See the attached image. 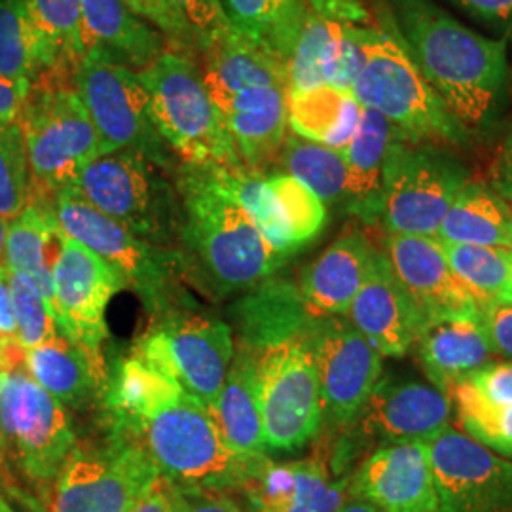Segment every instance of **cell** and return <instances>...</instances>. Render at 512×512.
Returning a JSON list of instances; mask_svg holds the SVG:
<instances>
[{
	"label": "cell",
	"instance_id": "cell-59",
	"mask_svg": "<svg viewBox=\"0 0 512 512\" xmlns=\"http://www.w3.org/2000/svg\"><path fill=\"white\" fill-rule=\"evenodd\" d=\"M505 302H512V274H511V285H509V293H507V300Z\"/></svg>",
	"mask_w": 512,
	"mask_h": 512
},
{
	"label": "cell",
	"instance_id": "cell-14",
	"mask_svg": "<svg viewBox=\"0 0 512 512\" xmlns=\"http://www.w3.org/2000/svg\"><path fill=\"white\" fill-rule=\"evenodd\" d=\"M73 76L74 88L90 112L107 154L129 150L156 165L167 164V143L154 124L150 97L139 73L84 57Z\"/></svg>",
	"mask_w": 512,
	"mask_h": 512
},
{
	"label": "cell",
	"instance_id": "cell-15",
	"mask_svg": "<svg viewBox=\"0 0 512 512\" xmlns=\"http://www.w3.org/2000/svg\"><path fill=\"white\" fill-rule=\"evenodd\" d=\"M232 329L207 317L169 319L141 340L135 357L211 408L234 361Z\"/></svg>",
	"mask_w": 512,
	"mask_h": 512
},
{
	"label": "cell",
	"instance_id": "cell-61",
	"mask_svg": "<svg viewBox=\"0 0 512 512\" xmlns=\"http://www.w3.org/2000/svg\"><path fill=\"white\" fill-rule=\"evenodd\" d=\"M511 95H512V63H511Z\"/></svg>",
	"mask_w": 512,
	"mask_h": 512
},
{
	"label": "cell",
	"instance_id": "cell-57",
	"mask_svg": "<svg viewBox=\"0 0 512 512\" xmlns=\"http://www.w3.org/2000/svg\"><path fill=\"white\" fill-rule=\"evenodd\" d=\"M338 512H384L378 507H374L372 503L363 501V499H353V501H344V505L338 509Z\"/></svg>",
	"mask_w": 512,
	"mask_h": 512
},
{
	"label": "cell",
	"instance_id": "cell-55",
	"mask_svg": "<svg viewBox=\"0 0 512 512\" xmlns=\"http://www.w3.org/2000/svg\"><path fill=\"white\" fill-rule=\"evenodd\" d=\"M131 512H171L164 478L148 492Z\"/></svg>",
	"mask_w": 512,
	"mask_h": 512
},
{
	"label": "cell",
	"instance_id": "cell-47",
	"mask_svg": "<svg viewBox=\"0 0 512 512\" xmlns=\"http://www.w3.org/2000/svg\"><path fill=\"white\" fill-rule=\"evenodd\" d=\"M463 382L488 403L512 404V361L488 363Z\"/></svg>",
	"mask_w": 512,
	"mask_h": 512
},
{
	"label": "cell",
	"instance_id": "cell-58",
	"mask_svg": "<svg viewBox=\"0 0 512 512\" xmlns=\"http://www.w3.org/2000/svg\"><path fill=\"white\" fill-rule=\"evenodd\" d=\"M0 512H14V509L0 497Z\"/></svg>",
	"mask_w": 512,
	"mask_h": 512
},
{
	"label": "cell",
	"instance_id": "cell-29",
	"mask_svg": "<svg viewBox=\"0 0 512 512\" xmlns=\"http://www.w3.org/2000/svg\"><path fill=\"white\" fill-rule=\"evenodd\" d=\"M226 448L243 461L266 456L264 425L256 397L255 357L247 349L232 361L217 401L207 408Z\"/></svg>",
	"mask_w": 512,
	"mask_h": 512
},
{
	"label": "cell",
	"instance_id": "cell-36",
	"mask_svg": "<svg viewBox=\"0 0 512 512\" xmlns=\"http://www.w3.org/2000/svg\"><path fill=\"white\" fill-rule=\"evenodd\" d=\"M183 393L177 382L141 359L131 357L116 366L105 397L110 412L128 429L129 425L177 401Z\"/></svg>",
	"mask_w": 512,
	"mask_h": 512
},
{
	"label": "cell",
	"instance_id": "cell-45",
	"mask_svg": "<svg viewBox=\"0 0 512 512\" xmlns=\"http://www.w3.org/2000/svg\"><path fill=\"white\" fill-rule=\"evenodd\" d=\"M190 38V44L205 54L232 31L222 0H167Z\"/></svg>",
	"mask_w": 512,
	"mask_h": 512
},
{
	"label": "cell",
	"instance_id": "cell-52",
	"mask_svg": "<svg viewBox=\"0 0 512 512\" xmlns=\"http://www.w3.org/2000/svg\"><path fill=\"white\" fill-rule=\"evenodd\" d=\"M492 188L512 207V126L492 167Z\"/></svg>",
	"mask_w": 512,
	"mask_h": 512
},
{
	"label": "cell",
	"instance_id": "cell-38",
	"mask_svg": "<svg viewBox=\"0 0 512 512\" xmlns=\"http://www.w3.org/2000/svg\"><path fill=\"white\" fill-rule=\"evenodd\" d=\"M439 243L454 275L475 294L482 306L507 300L511 285L512 249L448 243L440 239Z\"/></svg>",
	"mask_w": 512,
	"mask_h": 512
},
{
	"label": "cell",
	"instance_id": "cell-39",
	"mask_svg": "<svg viewBox=\"0 0 512 512\" xmlns=\"http://www.w3.org/2000/svg\"><path fill=\"white\" fill-rule=\"evenodd\" d=\"M281 160L285 173L306 184L321 202L348 200V165L342 152L291 135L283 143Z\"/></svg>",
	"mask_w": 512,
	"mask_h": 512
},
{
	"label": "cell",
	"instance_id": "cell-26",
	"mask_svg": "<svg viewBox=\"0 0 512 512\" xmlns=\"http://www.w3.org/2000/svg\"><path fill=\"white\" fill-rule=\"evenodd\" d=\"M414 349L431 384L446 395L478 368L492 363L494 355L480 325V315L427 319Z\"/></svg>",
	"mask_w": 512,
	"mask_h": 512
},
{
	"label": "cell",
	"instance_id": "cell-62",
	"mask_svg": "<svg viewBox=\"0 0 512 512\" xmlns=\"http://www.w3.org/2000/svg\"><path fill=\"white\" fill-rule=\"evenodd\" d=\"M0 497H2V495H0Z\"/></svg>",
	"mask_w": 512,
	"mask_h": 512
},
{
	"label": "cell",
	"instance_id": "cell-30",
	"mask_svg": "<svg viewBox=\"0 0 512 512\" xmlns=\"http://www.w3.org/2000/svg\"><path fill=\"white\" fill-rule=\"evenodd\" d=\"M203 82L215 105L256 86L287 84V65L234 29L205 52Z\"/></svg>",
	"mask_w": 512,
	"mask_h": 512
},
{
	"label": "cell",
	"instance_id": "cell-2",
	"mask_svg": "<svg viewBox=\"0 0 512 512\" xmlns=\"http://www.w3.org/2000/svg\"><path fill=\"white\" fill-rule=\"evenodd\" d=\"M179 194L184 243L219 293L251 289L285 260L232 196L224 167L184 164Z\"/></svg>",
	"mask_w": 512,
	"mask_h": 512
},
{
	"label": "cell",
	"instance_id": "cell-22",
	"mask_svg": "<svg viewBox=\"0 0 512 512\" xmlns=\"http://www.w3.org/2000/svg\"><path fill=\"white\" fill-rule=\"evenodd\" d=\"M351 492L384 512H440L427 444L382 446L365 459Z\"/></svg>",
	"mask_w": 512,
	"mask_h": 512
},
{
	"label": "cell",
	"instance_id": "cell-5",
	"mask_svg": "<svg viewBox=\"0 0 512 512\" xmlns=\"http://www.w3.org/2000/svg\"><path fill=\"white\" fill-rule=\"evenodd\" d=\"M469 181V167L446 147L399 137L385 156L374 224L385 234L435 238Z\"/></svg>",
	"mask_w": 512,
	"mask_h": 512
},
{
	"label": "cell",
	"instance_id": "cell-54",
	"mask_svg": "<svg viewBox=\"0 0 512 512\" xmlns=\"http://www.w3.org/2000/svg\"><path fill=\"white\" fill-rule=\"evenodd\" d=\"M0 338H18L8 275L0 277Z\"/></svg>",
	"mask_w": 512,
	"mask_h": 512
},
{
	"label": "cell",
	"instance_id": "cell-48",
	"mask_svg": "<svg viewBox=\"0 0 512 512\" xmlns=\"http://www.w3.org/2000/svg\"><path fill=\"white\" fill-rule=\"evenodd\" d=\"M480 325L494 355L512 361V302H494L480 310Z\"/></svg>",
	"mask_w": 512,
	"mask_h": 512
},
{
	"label": "cell",
	"instance_id": "cell-19",
	"mask_svg": "<svg viewBox=\"0 0 512 512\" xmlns=\"http://www.w3.org/2000/svg\"><path fill=\"white\" fill-rule=\"evenodd\" d=\"M450 418L452 399L439 387L382 378L357 421L368 437L393 446L425 444L450 427Z\"/></svg>",
	"mask_w": 512,
	"mask_h": 512
},
{
	"label": "cell",
	"instance_id": "cell-23",
	"mask_svg": "<svg viewBox=\"0 0 512 512\" xmlns=\"http://www.w3.org/2000/svg\"><path fill=\"white\" fill-rule=\"evenodd\" d=\"M346 317L384 357L395 359L414 349L425 325L423 311L393 274L382 249Z\"/></svg>",
	"mask_w": 512,
	"mask_h": 512
},
{
	"label": "cell",
	"instance_id": "cell-43",
	"mask_svg": "<svg viewBox=\"0 0 512 512\" xmlns=\"http://www.w3.org/2000/svg\"><path fill=\"white\" fill-rule=\"evenodd\" d=\"M31 200L33 181L21 124H0V217L16 219Z\"/></svg>",
	"mask_w": 512,
	"mask_h": 512
},
{
	"label": "cell",
	"instance_id": "cell-12",
	"mask_svg": "<svg viewBox=\"0 0 512 512\" xmlns=\"http://www.w3.org/2000/svg\"><path fill=\"white\" fill-rule=\"evenodd\" d=\"M160 480L143 444L124 435L76 446L54 482L50 512H131Z\"/></svg>",
	"mask_w": 512,
	"mask_h": 512
},
{
	"label": "cell",
	"instance_id": "cell-27",
	"mask_svg": "<svg viewBox=\"0 0 512 512\" xmlns=\"http://www.w3.org/2000/svg\"><path fill=\"white\" fill-rule=\"evenodd\" d=\"M289 86H256L219 103L241 162L266 164L283 148L289 128Z\"/></svg>",
	"mask_w": 512,
	"mask_h": 512
},
{
	"label": "cell",
	"instance_id": "cell-18",
	"mask_svg": "<svg viewBox=\"0 0 512 512\" xmlns=\"http://www.w3.org/2000/svg\"><path fill=\"white\" fill-rule=\"evenodd\" d=\"M52 281L59 332L101 357V344L109 336L105 313L112 296L128 287L124 277L101 256L63 234Z\"/></svg>",
	"mask_w": 512,
	"mask_h": 512
},
{
	"label": "cell",
	"instance_id": "cell-11",
	"mask_svg": "<svg viewBox=\"0 0 512 512\" xmlns=\"http://www.w3.org/2000/svg\"><path fill=\"white\" fill-rule=\"evenodd\" d=\"M50 203L59 230L109 262L141 296L148 311L162 313L167 308L175 293L177 253L135 236L86 202L74 186L59 190Z\"/></svg>",
	"mask_w": 512,
	"mask_h": 512
},
{
	"label": "cell",
	"instance_id": "cell-44",
	"mask_svg": "<svg viewBox=\"0 0 512 512\" xmlns=\"http://www.w3.org/2000/svg\"><path fill=\"white\" fill-rule=\"evenodd\" d=\"M8 285L14 302L18 342L23 348H38L59 334L54 311L29 275L8 272Z\"/></svg>",
	"mask_w": 512,
	"mask_h": 512
},
{
	"label": "cell",
	"instance_id": "cell-16",
	"mask_svg": "<svg viewBox=\"0 0 512 512\" xmlns=\"http://www.w3.org/2000/svg\"><path fill=\"white\" fill-rule=\"evenodd\" d=\"M308 344L321 389L323 416L348 427L384 376V355L348 319L311 321Z\"/></svg>",
	"mask_w": 512,
	"mask_h": 512
},
{
	"label": "cell",
	"instance_id": "cell-6",
	"mask_svg": "<svg viewBox=\"0 0 512 512\" xmlns=\"http://www.w3.org/2000/svg\"><path fill=\"white\" fill-rule=\"evenodd\" d=\"M128 429L143 440L162 478L175 486L239 488L256 461H243L232 454L207 408L186 391Z\"/></svg>",
	"mask_w": 512,
	"mask_h": 512
},
{
	"label": "cell",
	"instance_id": "cell-31",
	"mask_svg": "<svg viewBox=\"0 0 512 512\" xmlns=\"http://www.w3.org/2000/svg\"><path fill=\"white\" fill-rule=\"evenodd\" d=\"M63 243V232L57 226L48 200L33 198L31 203L8 222L6 264L8 272L29 275L38 291L54 311V266ZM55 315V313H54Z\"/></svg>",
	"mask_w": 512,
	"mask_h": 512
},
{
	"label": "cell",
	"instance_id": "cell-25",
	"mask_svg": "<svg viewBox=\"0 0 512 512\" xmlns=\"http://www.w3.org/2000/svg\"><path fill=\"white\" fill-rule=\"evenodd\" d=\"M84 57L128 69H147L164 54L162 35L126 0H82Z\"/></svg>",
	"mask_w": 512,
	"mask_h": 512
},
{
	"label": "cell",
	"instance_id": "cell-1",
	"mask_svg": "<svg viewBox=\"0 0 512 512\" xmlns=\"http://www.w3.org/2000/svg\"><path fill=\"white\" fill-rule=\"evenodd\" d=\"M404 48L469 137L488 133L512 103L505 40L467 29L433 0H387Z\"/></svg>",
	"mask_w": 512,
	"mask_h": 512
},
{
	"label": "cell",
	"instance_id": "cell-49",
	"mask_svg": "<svg viewBox=\"0 0 512 512\" xmlns=\"http://www.w3.org/2000/svg\"><path fill=\"white\" fill-rule=\"evenodd\" d=\"M126 4L137 16L147 19L148 23L158 27L162 33H165L173 42H177L181 48L192 46L181 21L171 10L167 0H126Z\"/></svg>",
	"mask_w": 512,
	"mask_h": 512
},
{
	"label": "cell",
	"instance_id": "cell-53",
	"mask_svg": "<svg viewBox=\"0 0 512 512\" xmlns=\"http://www.w3.org/2000/svg\"><path fill=\"white\" fill-rule=\"evenodd\" d=\"M25 355L27 349L19 344L18 338H0V393L12 372L25 368Z\"/></svg>",
	"mask_w": 512,
	"mask_h": 512
},
{
	"label": "cell",
	"instance_id": "cell-10",
	"mask_svg": "<svg viewBox=\"0 0 512 512\" xmlns=\"http://www.w3.org/2000/svg\"><path fill=\"white\" fill-rule=\"evenodd\" d=\"M370 25L365 0H302L287 55L289 90L332 86L351 92Z\"/></svg>",
	"mask_w": 512,
	"mask_h": 512
},
{
	"label": "cell",
	"instance_id": "cell-35",
	"mask_svg": "<svg viewBox=\"0 0 512 512\" xmlns=\"http://www.w3.org/2000/svg\"><path fill=\"white\" fill-rule=\"evenodd\" d=\"M59 73L23 0H0V74L31 88L42 74Z\"/></svg>",
	"mask_w": 512,
	"mask_h": 512
},
{
	"label": "cell",
	"instance_id": "cell-20",
	"mask_svg": "<svg viewBox=\"0 0 512 512\" xmlns=\"http://www.w3.org/2000/svg\"><path fill=\"white\" fill-rule=\"evenodd\" d=\"M393 274L425 315H480L484 308L446 262L439 239L385 234L380 245Z\"/></svg>",
	"mask_w": 512,
	"mask_h": 512
},
{
	"label": "cell",
	"instance_id": "cell-13",
	"mask_svg": "<svg viewBox=\"0 0 512 512\" xmlns=\"http://www.w3.org/2000/svg\"><path fill=\"white\" fill-rule=\"evenodd\" d=\"M0 437L29 480H57L78 446L67 408L31 378L27 368L10 374L0 393Z\"/></svg>",
	"mask_w": 512,
	"mask_h": 512
},
{
	"label": "cell",
	"instance_id": "cell-42",
	"mask_svg": "<svg viewBox=\"0 0 512 512\" xmlns=\"http://www.w3.org/2000/svg\"><path fill=\"white\" fill-rule=\"evenodd\" d=\"M465 435L503 458H512V404H492L459 382L450 393Z\"/></svg>",
	"mask_w": 512,
	"mask_h": 512
},
{
	"label": "cell",
	"instance_id": "cell-60",
	"mask_svg": "<svg viewBox=\"0 0 512 512\" xmlns=\"http://www.w3.org/2000/svg\"><path fill=\"white\" fill-rule=\"evenodd\" d=\"M2 452H4V446H2V437H0V456H2Z\"/></svg>",
	"mask_w": 512,
	"mask_h": 512
},
{
	"label": "cell",
	"instance_id": "cell-8",
	"mask_svg": "<svg viewBox=\"0 0 512 512\" xmlns=\"http://www.w3.org/2000/svg\"><path fill=\"white\" fill-rule=\"evenodd\" d=\"M158 167L137 152H110L93 160L73 186L97 211L160 245L181 230L183 213Z\"/></svg>",
	"mask_w": 512,
	"mask_h": 512
},
{
	"label": "cell",
	"instance_id": "cell-51",
	"mask_svg": "<svg viewBox=\"0 0 512 512\" xmlns=\"http://www.w3.org/2000/svg\"><path fill=\"white\" fill-rule=\"evenodd\" d=\"M31 88L0 74V124L18 122Z\"/></svg>",
	"mask_w": 512,
	"mask_h": 512
},
{
	"label": "cell",
	"instance_id": "cell-4",
	"mask_svg": "<svg viewBox=\"0 0 512 512\" xmlns=\"http://www.w3.org/2000/svg\"><path fill=\"white\" fill-rule=\"evenodd\" d=\"M139 78L147 88L156 128L184 164L243 167L234 137L194 61L164 52L139 71Z\"/></svg>",
	"mask_w": 512,
	"mask_h": 512
},
{
	"label": "cell",
	"instance_id": "cell-33",
	"mask_svg": "<svg viewBox=\"0 0 512 512\" xmlns=\"http://www.w3.org/2000/svg\"><path fill=\"white\" fill-rule=\"evenodd\" d=\"M287 101L294 135L338 152L348 147L363 112L353 93L332 86L289 90Z\"/></svg>",
	"mask_w": 512,
	"mask_h": 512
},
{
	"label": "cell",
	"instance_id": "cell-40",
	"mask_svg": "<svg viewBox=\"0 0 512 512\" xmlns=\"http://www.w3.org/2000/svg\"><path fill=\"white\" fill-rule=\"evenodd\" d=\"M42 38L52 50L59 73L84 59L82 0H23Z\"/></svg>",
	"mask_w": 512,
	"mask_h": 512
},
{
	"label": "cell",
	"instance_id": "cell-28",
	"mask_svg": "<svg viewBox=\"0 0 512 512\" xmlns=\"http://www.w3.org/2000/svg\"><path fill=\"white\" fill-rule=\"evenodd\" d=\"M25 368L65 408L88 406L107 382L103 357H95L61 332L42 346L27 349Z\"/></svg>",
	"mask_w": 512,
	"mask_h": 512
},
{
	"label": "cell",
	"instance_id": "cell-17",
	"mask_svg": "<svg viewBox=\"0 0 512 512\" xmlns=\"http://www.w3.org/2000/svg\"><path fill=\"white\" fill-rule=\"evenodd\" d=\"M427 444L440 512H512V461L456 427Z\"/></svg>",
	"mask_w": 512,
	"mask_h": 512
},
{
	"label": "cell",
	"instance_id": "cell-3",
	"mask_svg": "<svg viewBox=\"0 0 512 512\" xmlns=\"http://www.w3.org/2000/svg\"><path fill=\"white\" fill-rule=\"evenodd\" d=\"M351 93L366 109L380 112L408 141L440 147H465L471 141L421 76L387 4L376 10L366 37L365 61Z\"/></svg>",
	"mask_w": 512,
	"mask_h": 512
},
{
	"label": "cell",
	"instance_id": "cell-21",
	"mask_svg": "<svg viewBox=\"0 0 512 512\" xmlns=\"http://www.w3.org/2000/svg\"><path fill=\"white\" fill-rule=\"evenodd\" d=\"M348 480H334L323 459H256L239 490L251 512H338Z\"/></svg>",
	"mask_w": 512,
	"mask_h": 512
},
{
	"label": "cell",
	"instance_id": "cell-41",
	"mask_svg": "<svg viewBox=\"0 0 512 512\" xmlns=\"http://www.w3.org/2000/svg\"><path fill=\"white\" fill-rule=\"evenodd\" d=\"M274 194L277 219L293 251L317 238L327 222V207L306 184L287 173L268 177Z\"/></svg>",
	"mask_w": 512,
	"mask_h": 512
},
{
	"label": "cell",
	"instance_id": "cell-32",
	"mask_svg": "<svg viewBox=\"0 0 512 512\" xmlns=\"http://www.w3.org/2000/svg\"><path fill=\"white\" fill-rule=\"evenodd\" d=\"M403 133L376 110L363 107L361 120L342 156L348 165L349 211L366 224H374L376 203L382 188L385 156Z\"/></svg>",
	"mask_w": 512,
	"mask_h": 512
},
{
	"label": "cell",
	"instance_id": "cell-9",
	"mask_svg": "<svg viewBox=\"0 0 512 512\" xmlns=\"http://www.w3.org/2000/svg\"><path fill=\"white\" fill-rule=\"evenodd\" d=\"M306 334L308 330L251 349L266 448L274 452H294L306 446L315 439L325 418Z\"/></svg>",
	"mask_w": 512,
	"mask_h": 512
},
{
	"label": "cell",
	"instance_id": "cell-56",
	"mask_svg": "<svg viewBox=\"0 0 512 512\" xmlns=\"http://www.w3.org/2000/svg\"><path fill=\"white\" fill-rule=\"evenodd\" d=\"M6 234H8V220L0 217V277L8 275V264H6Z\"/></svg>",
	"mask_w": 512,
	"mask_h": 512
},
{
	"label": "cell",
	"instance_id": "cell-24",
	"mask_svg": "<svg viewBox=\"0 0 512 512\" xmlns=\"http://www.w3.org/2000/svg\"><path fill=\"white\" fill-rule=\"evenodd\" d=\"M380 247L365 232L351 230L336 239L302 272L300 300L310 319L346 315L374 268Z\"/></svg>",
	"mask_w": 512,
	"mask_h": 512
},
{
	"label": "cell",
	"instance_id": "cell-37",
	"mask_svg": "<svg viewBox=\"0 0 512 512\" xmlns=\"http://www.w3.org/2000/svg\"><path fill=\"white\" fill-rule=\"evenodd\" d=\"M302 0H222L226 18L241 37L277 55L287 65Z\"/></svg>",
	"mask_w": 512,
	"mask_h": 512
},
{
	"label": "cell",
	"instance_id": "cell-50",
	"mask_svg": "<svg viewBox=\"0 0 512 512\" xmlns=\"http://www.w3.org/2000/svg\"><path fill=\"white\" fill-rule=\"evenodd\" d=\"M478 23L497 31H512V0H446Z\"/></svg>",
	"mask_w": 512,
	"mask_h": 512
},
{
	"label": "cell",
	"instance_id": "cell-34",
	"mask_svg": "<svg viewBox=\"0 0 512 512\" xmlns=\"http://www.w3.org/2000/svg\"><path fill=\"white\" fill-rule=\"evenodd\" d=\"M435 238L512 249V207L492 186L469 181L440 222Z\"/></svg>",
	"mask_w": 512,
	"mask_h": 512
},
{
	"label": "cell",
	"instance_id": "cell-46",
	"mask_svg": "<svg viewBox=\"0 0 512 512\" xmlns=\"http://www.w3.org/2000/svg\"><path fill=\"white\" fill-rule=\"evenodd\" d=\"M171 512H245L224 490L175 486L164 480Z\"/></svg>",
	"mask_w": 512,
	"mask_h": 512
},
{
	"label": "cell",
	"instance_id": "cell-7",
	"mask_svg": "<svg viewBox=\"0 0 512 512\" xmlns=\"http://www.w3.org/2000/svg\"><path fill=\"white\" fill-rule=\"evenodd\" d=\"M19 124L27 145L33 194H40L37 200L54 198L59 190L73 186L93 160L107 154L76 88L55 82L33 84Z\"/></svg>",
	"mask_w": 512,
	"mask_h": 512
}]
</instances>
